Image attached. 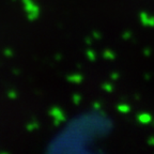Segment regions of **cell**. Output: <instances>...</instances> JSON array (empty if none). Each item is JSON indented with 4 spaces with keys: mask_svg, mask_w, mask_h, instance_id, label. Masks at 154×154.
Here are the masks:
<instances>
[{
    "mask_svg": "<svg viewBox=\"0 0 154 154\" xmlns=\"http://www.w3.org/2000/svg\"><path fill=\"white\" fill-rule=\"evenodd\" d=\"M137 120L139 123H141V124H149V123L152 122V116L150 115V113H139V115L137 116Z\"/></svg>",
    "mask_w": 154,
    "mask_h": 154,
    "instance_id": "2",
    "label": "cell"
},
{
    "mask_svg": "<svg viewBox=\"0 0 154 154\" xmlns=\"http://www.w3.org/2000/svg\"><path fill=\"white\" fill-rule=\"evenodd\" d=\"M93 108H95V109H97V110H100V109H101V105H100L99 103H94L93 104Z\"/></svg>",
    "mask_w": 154,
    "mask_h": 154,
    "instance_id": "6",
    "label": "cell"
},
{
    "mask_svg": "<svg viewBox=\"0 0 154 154\" xmlns=\"http://www.w3.org/2000/svg\"><path fill=\"white\" fill-rule=\"evenodd\" d=\"M117 109H118L119 112L121 113H128L131 112V107L126 104H121V105L117 106Z\"/></svg>",
    "mask_w": 154,
    "mask_h": 154,
    "instance_id": "3",
    "label": "cell"
},
{
    "mask_svg": "<svg viewBox=\"0 0 154 154\" xmlns=\"http://www.w3.org/2000/svg\"><path fill=\"white\" fill-rule=\"evenodd\" d=\"M49 116L54 119V125L56 128L66 120V117H65L63 110L61 108H59V107H53L49 110Z\"/></svg>",
    "mask_w": 154,
    "mask_h": 154,
    "instance_id": "1",
    "label": "cell"
},
{
    "mask_svg": "<svg viewBox=\"0 0 154 154\" xmlns=\"http://www.w3.org/2000/svg\"><path fill=\"white\" fill-rule=\"evenodd\" d=\"M147 142H148V144H149V146H151V147H154V136H151V137L148 138Z\"/></svg>",
    "mask_w": 154,
    "mask_h": 154,
    "instance_id": "4",
    "label": "cell"
},
{
    "mask_svg": "<svg viewBox=\"0 0 154 154\" xmlns=\"http://www.w3.org/2000/svg\"><path fill=\"white\" fill-rule=\"evenodd\" d=\"M80 103V96H74V104L75 105H79Z\"/></svg>",
    "mask_w": 154,
    "mask_h": 154,
    "instance_id": "5",
    "label": "cell"
}]
</instances>
